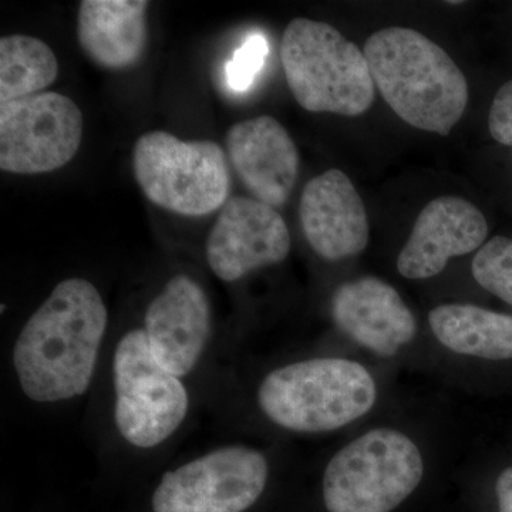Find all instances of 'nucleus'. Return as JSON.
I'll list each match as a JSON object with an SVG mask.
<instances>
[{
    "label": "nucleus",
    "instance_id": "20",
    "mask_svg": "<svg viewBox=\"0 0 512 512\" xmlns=\"http://www.w3.org/2000/svg\"><path fill=\"white\" fill-rule=\"evenodd\" d=\"M268 53V40L262 33L249 35L225 64V82L229 89L235 93H244L251 89L256 76L264 67Z\"/></svg>",
    "mask_w": 512,
    "mask_h": 512
},
{
    "label": "nucleus",
    "instance_id": "19",
    "mask_svg": "<svg viewBox=\"0 0 512 512\" xmlns=\"http://www.w3.org/2000/svg\"><path fill=\"white\" fill-rule=\"evenodd\" d=\"M471 272L481 288L512 306V239L498 235L485 242Z\"/></svg>",
    "mask_w": 512,
    "mask_h": 512
},
{
    "label": "nucleus",
    "instance_id": "5",
    "mask_svg": "<svg viewBox=\"0 0 512 512\" xmlns=\"http://www.w3.org/2000/svg\"><path fill=\"white\" fill-rule=\"evenodd\" d=\"M423 476V457L412 439L399 430H370L329 461L323 501L329 512H392Z\"/></svg>",
    "mask_w": 512,
    "mask_h": 512
},
{
    "label": "nucleus",
    "instance_id": "12",
    "mask_svg": "<svg viewBox=\"0 0 512 512\" xmlns=\"http://www.w3.org/2000/svg\"><path fill=\"white\" fill-rule=\"evenodd\" d=\"M299 220L306 241L325 261L352 258L369 244L365 204L348 175L338 168L308 181L299 204Z\"/></svg>",
    "mask_w": 512,
    "mask_h": 512
},
{
    "label": "nucleus",
    "instance_id": "7",
    "mask_svg": "<svg viewBox=\"0 0 512 512\" xmlns=\"http://www.w3.org/2000/svg\"><path fill=\"white\" fill-rule=\"evenodd\" d=\"M113 380L114 420L134 447H156L183 424L190 406L187 389L158 363L143 329L126 333L117 345Z\"/></svg>",
    "mask_w": 512,
    "mask_h": 512
},
{
    "label": "nucleus",
    "instance_id": "15",
    "mask_svg": "<svg viewBox=\"0 0 512 512\" xmlns=\"http://www.w3.org/2000/svg\"><path fill=\"white\" fill-rule=\"evenodd\" d=\"M332 316L345 335L380 356L396 355L417 332L399 292L373 276L340 285L333 293Z\"/></svg>",
    "mask_w": 512,
    "mask_h": 512
},
{
    "label": "nucleus",
    "instance_id": "2",
    "mask_svg": "<svg viewBox=\"0 0 512 512\" xmlns=\"http://www.w3.org/2000/svg\"><path fill=\"white\" fill-rule=\"evenodd\" d=\"M375 87L410 126L448 136L468 103L466 76L443 47L409 28L377 30L363 47Z\"/></svg>",
    "mask_w": 512,
    "mask_h": 512
},
{
    "label": "nucleus",
    "instance_id": "16",
    "mask_svg": "<svg viewBox=\"0 0 512 512\" xmlns=\"http://www.w3.org/2000/svg\"><path fill=\"white\" fill-rule=\"evenodd\" d=\"M146 0H83L77 13V39L97 66H134L147 46Z\"/></svg>",
    "mask_w": 512,
    "mask_h": 512
},
{
    "label": "nucleus",
    "instance_id": "14",
    "mask_svg": "<svg viewBox=\"0 0 512 512\" xmlns=\"http://www.w3.org/2000/svg\"><path fill=\"white\" fill-rule=\"evenodd\" d=\"M225 144L235 173L255 200L281 208L299 175L298 148L288 130L274 117H256L229 128Z\"/></svg>",
    "mask_w": 512,
    "mask_h": 512
},
{
    "label": "nucleus",
    "instance_id": "3",
    "mask_svg": "<svg viewBox=\"0 0 512 512\" xmlns=\"http://www.w3.org/2000/svg\"><path fill=\"white\" fill-rule=\"evenodd\" d=\"M376 383L366 367L338 357L303 360L274 370L258 390L262 412L298 433L342 429L375 406Z\"/></svg>",
    "mask_w": 512,
    "mask_h": 512
},
{
    "label": "nucleus",
    "instance_id": "22",
    "mask_svg": "<svg viewBox=\"0 0 512 512\" xmlns=\"http://www.w3.org/2000/svg\"><path fill=\"white\" fill-rule=\"evenodd\" d=\"M500 512H512V467L504 470L495 484Z\"/></svg>",
    "mask_w": 512,
    "mask_h": 512
},
{
    "label": "nucleus",
    "instance_id": "6",
    "mask_svg": "<svg viewBox=\"0 0 512 512\" xmlns=\"http://www.w3.org/2000/svg\"><path fill=\"white\" fill-rule=\"evenodd\" d=\"M133 171L148 200L185 217L220 210L231 190L227 158L217 143L183 141L167 131L138 138Z\"/></svg>",
    "mask_w": 512,
    "mask_h": 512
},
{
    "label": "nucleus",
    "instance_id": "18",
    "mask_svg": "<svg viewBox=\"0 0 512 512\" xmlns=\"http://www.w3.org/2000/svg\"><path fill=\"white\" fill-rule=\"evenodd\" d=\"M57 74V57L43 40L25 35L0 39V103L42 93Z\"/></svg>",
    "mask_w": 512,
    "mask_h": 512
},
{
    "label": "nucleus",
    "instance_id": "4",
    "mask_svg": "<svg viewBox=\"0 0 512 512\" xmlns=\"http://www.w3.org/2000/svg\"><path fill=\"white\" fill-rule=\"evenodd\" d=\"M286 83L311 113L356 117L375 101L365 53L325 22L293 19L281 40Z\"/></svg>",
    "mask_w": 512,
    "mask_h": 512
},
{
    "label": "nucleus",
    "instance_id": "17",
    "mask_svg": "<svg viewBox=\"0 0 512 512\" xmlns=\"http://www.w3.org/2000/svg\"><path fill=\"white\" fill-rule=\"evenodd\" d=\"M429 322L441 345L458 355L488 360L512 359V316L466 303L441 305Z\"/></svg>",
    "mask_w": 512,
    "mask_h": 512
},
{
    "label": "nucleus",
    "instance_id": "10",
    "mask_svg": "<svg viewBox=\"0 0 512 512\" xmlns=\"http://www.w3.org/2000/svg\"><path fill=\"white\" fill-rule=\"evenodd\" d=\"M289 252L291 234L284 218L255 198H229L207 241L208 265L224 282L281 264Z\"/></svg>",
    "mask_w": 512,
    "mask_h": 512
},
{
    "label": "nucleus",
    "instance_id": "21",
    "mask_svg": "<svg viewBox=\"0 0 512 512\" xmlns=\"http://www.w3.org/2000/svg\"><path fill=\"white\" fill-rule=\"evenodd\" d=\"M488 128L497 143L512 147V80L495 94L488 114Z\"/></svg>",
    "mask_w": 512,
    "mask_h": 512
},
{
    "label": "nucleus",
    "instance_id": "13",
    "mask_svg": "<svg viewBox=\"0 0 512 512\" xmlns=\"http://www.w3.org/2000/svg\"><path fill=\"white\" fill-rule=\"evenodd\" d=\"M488 225L483 212L460 197H440L420 212L399 258L397 271L407 279H429L448 261L483 247Z\"/></svg>",
    "mask_w": 512,
    "mask_h": 512
},
{
    "label": "nucleus",
    "instance_id": "9",
    "mask_svg": "<svg viewBox=\"0 0 512 512\" xmlns=\"http://www.w3.org/2000/svg\"><path fill=\"white\" fill-rule=\"evenodd\" d=\"M269 466L254 448L231 446L211 451L161 478L154 512H244L259 500Z\"/></svg>",
    "mask_w": 512,
    "mask_h": 512
},
{
    "label": "nucleus",
    "instance_id": "8",
    "mask_svg": "<svg viewBox=\"0 0 512 512\" xmlns=\"http://www.w3.org/2000/svg\"><path fill=\"white\" fill-rule=\"evenodd\" d=\"M82 110L55 92L0 103V168L35 175L59 170L79 151Z\"/></svg>",
    "mask_w": 512,
    "mask_h": 512
},
{
    "label": "nucleus",
    "instance_id": "1",
    "mask_svg": "<svg viewBox=\"0 0 512 512\" xmlns=\"http://www.w3.org/2000/svg\"><path fill=\"white\" fill-rule=\"evenodd\" d=\"M107 320L92 282L70 278L57 284L16 339L13 366L23 393L37 403L82 396L92 383Z\"/></svg>",
    "mask_w": 512,
    "mask_h": 512
},
{
    "label": "nucleus",
    "instance_id": "11",
    "mask_svg": "<svg viewBox=\"0 0 512 512\" xmlns=\"http://www.w3.org/2000/svg\"><path fill=\"white\" fill-rule=\"evenodd\" d=\"M143 330L158 363L180 379L187 376L211 335L207 293L190 276H174L148 306Z\"/></svg>",
    "mask_w": 512,
    "mask_h": 512
}]
</instances>
